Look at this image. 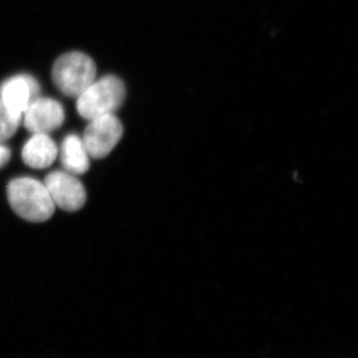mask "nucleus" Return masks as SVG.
Masks as SVG:
<instances>
[{"instance_id": "1", "label": "nucleus", "mask_w": 358, "mask_h": 358, "mask_svg": "<svg viewBox=\"0 0 358 358\" xmlns=\"http://www.w3.org/2000/svg\"><path fill=\"white\" fill-rule=\"evenodd\" d=\"M7 196L13 211L29 222H44L55 211L46 186L34 178L13 179L7 186Z\"/></svg>"}, {"instance_id": "2", "label": "nucleus", "mask_w": 358, "mask_h": 358, "mask_svg": "<svg viewBox=\"0 0 358 358\" xmlns=\"http://www.w3.org/2000/svg\"><path fill=\"white\" fill-rule=\"evenodd\" d=\"M126 86L119 77L108 75L94 81L77 96V110L82 117L93 120L101 115L114 114L126 99Z\"/></svg>"}, {"instance_id": "3", "label": "nucleus", "mask_w": 358, "mask_h": 358, "mask_svg": "<svg viewBox=\"0 0 358 358\" xmlns=\"http://www.w3.org/2000/svg\"><path fill=\"white\" fill-rule=\"evenodd\" d=\"M93 59L82 52L73 51L60 56L52 68V80L61 93L78 96L96 79Z\"/></svg>"}, {"instance_id": "4", "label": "nucleus", "mask_w": 358, "mask_h": 358, "mask_svg": "<svg viewBox=\"0 0 358 358\" xmlns=\"http://www.w3.org/2000/svg\"><path fill=\"white\" fill-rule=\"evenodd\" d=\"M124 128L114 114H108L90 120L82 138L90 157L103 159L110 154L121 141Z\"/></svg>"}, {"instance_id": "5", "label": "nucleus", "mask_w": 358, "mask_h": 358, "mask_svg": "<svg viewBox=\"0 0 358 358\" xmlns=\"http://www.w3.org/2000/svg\"><path fill=\"white\" fill-rule=\"evenodd\" d=\"M45 186L54 204L63 210H80L86 203L87 194L81 181L67 171H53L45 178Z\"/></svg>"}, {"instance_id": "6", "label": "nucleus", "mask_w": 358, "mask_h": 358, "mask_svg": "<svg viewBox=\"0 0 358 358\" xmlns=\"http://www.w3.org/2000/svg\"><path fill=\"white\" fill-rule=\"evenodd\" d=\"M23 124L27 131L48 134L62 126L65 112L58 101L51 98H37L23 113Z\"/></svg>"}, {"instance_id": "7", "label": "nucleus", "mask_w": 358, "mask_h": 358, "mask_svg": "<svg viewBox=\"0 0 358 358\" xmlns=\"http://www.w3.org/2000/svg\"><path fill=\"white\" fill-rule=\"evenodd\" d=\"M40 96V86L34 77L16 75L0 85V102L13 114L21 115Z\"/></svg>"}, {"instance_id": "8", "label": "nucleus", "mask_w": 358, "mask_h": 358, "mask_svg": "<svg viewBox=\"0 0 358 358\" xmlns=\"http://www.w3.org/2000/svg\"><path fill=\"white\" fill-rule=\"evenodd\" d=\"M58 155L56 143L44 134H34L23 147L22 159L26 166L42 169L50 166Z\"/></svg>"}, {"instance_id": "9", "label": "nucleus", "mask_w": 358, "mask_h": 358, "mask_svg": "<svg viewBox=\"0 0 358 358\" xmlns=\"http://www.w3.org/2000/svg\"><path fill=\"white\" fill-rule=\"evenodd\" d=\"M61 164L65 171L73 176H81L90 169L89 155L83 141L77 134H69L63 141Z\"/></svg>"}, {"instance_id": "10", "label": "nucleus", "mask_w": 358, "mask_h": 358, "mask_svg": "<svg viewBox=\"0 0 358 358\" xmlns=\"http://www.w3.org/2000/svg\"><path fill=\"white\" fill-rule=\"evenodd\" d=\"M21 121V115L13 114L3 103L0 102V143L13 138Z\"/></svg>"}, {"instance_id": "11", "label": "nucleus", "mask_w": 358, "mask_h": 358, "mask_svg": "<svg viewBox=\"0 0 358 358\" xmlns=\"http://www.w3.org/2000/svg\"><path fill=\"white\" fill-rule=\"evenodd\" d=\"M10 150L6 147V145H1V143H0V169L6 166L7 162H9V159H10Z\"/></svg>"}]
</instances>
